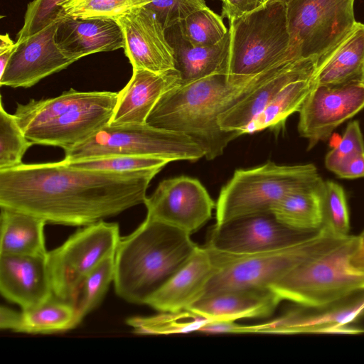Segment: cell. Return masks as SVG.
Returning a JSON list of instances; mask_svg holds the SVG:
<instances>
[{
	"label": "cell",
	"mask_w": 364,
	"mask_h": 364,
	"mask_svg": "<svg viewBox=\"0 0 364 364\" xmlns=\"http://www.w3.org/2000/svg\"><path fill=\"white\" fill-rule=\"evenodd\" d=\"M221 1H223V0H220Z\"/></svg>",
	"instance_id": "49"
},
{
	"label": "cell",
	"mask_w": 364,
	"mask_h": 364,
	"mask_svg": "<svg viewBox=\"0 0 364 364\" xmlns=\"http://www.w3.org/2000/svg\"><path fill=\"white\" fill-rule=\"evenodd\" d=\"M279 222L272 213L235 218L211 230L206 245L223 257H243L280 249L307 237Z\"/></svg>",
	"instance_id": "12"
},
{
	"label": "cell",
	"mask_w": 364,
	"mask_h": 364,
	"mask_svg": "<svg viewBox=\"0 0 364 364\" xmlns=\"http://www.w3.org/2000/svg\"><path fill=\"white\" fill-rule=\"evenodd\" d=\"M161 168L87 170L64 160L22 164L0 171V207L24 211L47 223L85 226L144 203Z\"/></svg>",
	"instance_id": "1"
},
{
	"label": "cell",
	"mask_w": 364,
	"mask_h": 364,
	"mask_svg": "<svg viewBox=\"0 0 364 364\" xmlns=\"http://www.w3.org/2000/svg\"><path fill=\"white\" fill-rule=\"evenodd\" d=\"M364 318V288L319 306H301L255 326V333L358 334L364 330L350 325Z\"/></svg>",
	"instance_id": "13"
},
{
	"label": "cell",
	"mask_w": 364,
	"mask_h": 364,
	"mask_svg": "<svg viewBox=\"0 0 364 364\" xmlns=\"http://www.w3.org/2000/svg\"><path fill=\"white\" fill-rule=\"evenodd\" d=\"M206 6L205 0H152L146 6L155 14L166 30Z\"/></svg>",
	"instance_id": "39"
},
{
	"label": "cell",
	"mask_w": 364,
	"mask_h": 364,
	"mask_svg": "<svg viewBox=\"0 0 364 364\" xmlns=\"http://www.w3.org/2000/svg\"><path fill=\"white\" fill-rule=\"evenodd\" d=\"M325 181L293 192L280 200L271 213L287 227L303 232H316L323 222L322 202Z\"/></svg>",
	"instance_id": "29"
},
{
	"label": "cell",
	"mask_w": 364,
	"mask_h": 364,
	"mask_svg": "<svg viewBox=\"0 0 364 364\" xmlns=\"http://www.w3.org/2000/svg\"><path fill=\"white\" fill-rule=\"evenodd\" d=\"M265 4V0H223L221 16L229 21L260 9Z\"/></svg>",
	"instance_id": "40"
},
{
	"label": "cell",
	"mask_w": 364,
	"mask_h": 364,
	"mask_svg": "<svg viewBox=\"0 0 364 364\" xmlns=\"http://www.w3.org/2000/svg\"><path fill=\"white\" fill-rule=\"evenodd\" d=\"M176 26L181 36L193 46H213L228 33L223 17L208 6L192 13Z\"/></svg>",
	"instance_id": "31"
},
{
	"label": "cell",
	"mask_w": 364,
	"mask_h": 364,
	"mask_svg": "<svg viewBox=\"0 0 364 364\" xmlns=\"http://www.w3.org/2000/svg\"><path fill=\"white\" fill-rule=\"evenodd\" d=\"M340 237L321 228L290 245L264 253L231 257L210 251L217 268L203 297L237 289L269 288L296 266Z\"/></svg>",
	"instance_id": "9"
},
{
	"label": "cell",
	"mask_w": 364,
	"mask_h": 364,
	"mask_svg": "<svg viewBox=\"0 0 364 364\" xmlns=\"http://www.w3.org/2000/svg\"><path fill=\"white\" fill-rule=\"evenodd\" d=\"M115 252L105 257L84 279L78 293L77 311L81 321L102 301L114 282Z\"/></svg>",
	"instance_id": "33"
},
{
	"label": "cell",
	"mask_w": 364,
	"mask_h": 364,
	"mask_svg": "<svg viewBox=\"0 0 364 364\" xmlns=\"http://www.w3.org/2000/svg\"><path fill=\"white\" fill-rule=\"evenodd\" d=\"M359 235L341 237L317 252L269 286L282 300L319 306L364 288V273L350 264Z\"/></svg>",
	"instance_id": "6"
},
{
	"label": "cell",
	"mask_w": 364,
	"mask_h": 364,
	"mask_svg": "<svg viewBox=\"0 0 364 364\" xmlns=\"http://www.w3.org/2000/svg\"><path fill=\"white\" fill-rule=\"evenodd\" d=\"M152 0H63L60 4L63 16L82 18L117 21Z\"/></svg>",
	"instance_id": "32"
},
{
	"label": "cell",
	"mask_w": 364,
	"mask_h": 364,
	"mask_svg": "<svg viewBox=\"0 0 364 364\" xmlns=\"http://www.w3.org/2000/svg\"><path fill=\"white\" fill-rule=\"evenodd\" d=\"M33 144L19 127L14 114H10L0 104V171L23 164L26 151Z\"/></svg>",
	"instance_id": "34"
},
{
	"label": "cell",
	"mask_w": 364,
	"mask_h": 364,
	"mask_svg": "<svg viewBox=\"0 0 364 364\" xmlns=\"http://www.w3.org/2000/svg\"><path fill=\"white\" fill-rule=\"evenodd\" d=\"M364 69V23L357 22L351 31L318 58V85L335 86L360 80Z\"/></svg>",
	"instance_id": "26"
},
{
	"label": "cell",
	"mask_w": 364,
	"mask_h": 364,
	"mask_svg": "<svg viewBox=\"0 0 364 364\" xmlns=\"http://www.w3.org/2000/svg\"><path fill=\"white\" fill-rule=\"evenodd\" d=\"M350 264L355 269L364 273V243L361 240L350 257Z\"/></svg>",
	"instance_id": "44"
},
{
	"label": "cell",
	"mask_w": 364,
	"mask_h": 364,
	"mask_svg": "<svg viewBox=\"0 0 364 364\" xmlns=\"http://www.w3.org/2000/svg\"><path fill=\"white\" fill-rule=\"evenodd\" d=\"M60 18L33 35L16 41L15 50L0 76L1 86L30 87L75 62L56 43L55 34Z\"/></svg>",
	"instance_id": "16"
},
{
	"label": "cell",
	"mask_w": 364,
	"mask_h": 364,
	"mask_svg": "<svg viewBox=\"0 0 364 364\" xmlns=\"http://www.w3.org/2000/svg\"><path fill=\"white\" fill-rule=\"evenodd\" d=\"M281 64L242 84L231 83L226 73H217L175 87L162 95L146 123L186 134L200 146L207 160H213L223 154L231 141L242 135L238 131L222 129L219 115L259 86Z\"/></svg>",
	"instance_id": "2"
},
{
	"label": "cell",
	"mask_w": 364,
	"mask_h": 364,
	"mask_svg": "<svg viewBox=\"0 0 364 364\" xmlns=\"http://www.w3.org/2000/svg\"><path fill=\"white\" fill-rule=\"evenodd\" d=\"M81 319L74 303L55 296L38 306L15 311L0 309L1 329L25 333H53L75 328Z\"/></svg>",
	"instance_id": "24"
},
{
	"label": "cell",
	"mask_w": 364,
	"mask_h": 364,
	"mask_svg": "<svg viewBox=\"0 0 364 364\" xmlns=\"http://www.w3.org/2000/svg\"><path fill=\"white\" fill-rule=\"evenodd\" d=\"M55 41L62 51L77 61L88 55L124 48L123 32L113 19L61 17Z\"/></svg>",
	"instance_id": "21"
},
{
	"label": "cell",
	"mask_w": 364,
	"mask_h": 364,
	"mask_svg": "<svg viewBox=\"0 0 364 364\" xmlns=\"http://www.w3.org/2000/svg\"><path fill=\"white\" fill-rule=\"evenodd\" d=\"M63 0H33L28 3L23 25L17 34L21 41L42 30L53 21L63 16L60 4Z\"/></svg>",
	"instance_id": "37"
},
{
	"label": "cell",
	"mask_w": 364,
	"mask_h": 364,
	"mask_svg": "<svg viewBox=\"0 0 364 364\" xmlns=\"http://www.w3.org/2000/svg\"><path fill=\"white\" fill-rule=\"evenodd\" d=\"M283 1H287V0H283Z\"/></svg>",
	"instance_id": "48"
},
{
	"label": "cell",
	"mask_w": 364,
	"mask_h": 364,
	"mask_svg": "<svg viewBox=\"0 0 364 364\" xmlns=\"http://www.w3.org/2000/svg\"><path fill=\"white\" fill-rule=\"evenodd\" d=\"M318 63L285 85L243 130V134L267 128L279 129L283 127L289 116L299 111L309 93L317 85Z\"/></svg>",
	"instance_id": "28"
},
{
	"label": "cell",
	"mask_w": 364,
	"mask_h": 364,
	"mask_svg": "<svg viewBox=\"0 0 364 364\" xmlns=\"http://www.w3.org/2000/svg\"><path fill=\"white\" fill-rule=\"evenodd\" d=\"M33 214L1 207L0 255H46L44 227Z\"/></svg>",
	"instance_id": "27"
},
{
	"label": "cell",
	"mask_w": 364,
	"mask_h": 364,
	"mask_svg": "<svg viewBox=\"0 0 364 364\" xmlns=\"http://www.w3.org/2000/svg\"><path fill=\"white\" fill-rule=\"evenodd\" d=\"M121 237L117 223L102 220L84 226L48 252L54 296L75 302L85 277L105 257L116 252Z\"/></svg>",
	"instance_id": "10"
},
{
	"label": "cell",
	"mask_w": 364,
	"mask_h": 364,
	"mask_svg": "<svg viewBox=\"0 0 364 364\" xmlns=\"http://www.w3.org/2000/svg\"><path fill=\"white\" fill-rule=\"evenodd\" d=\"M359 237H360V239L361 242L364 243V230L359 235Z\"/></svg>",
	"instance_id": "46"
},
{
	"label": "cell",
	"mask_w": 364,
	"mask_h": 364,
	"mask_svg": "<svg viewBox=\"0 0 364 364\" xmlns=\"http://www.w3.org/2000/svg\"><path fill=\"white\" fill-rule=\"evenodd\" d=\"M312 164L283 166L269 161L250 169L236 170L221 188L216 202V225L230 220L271 213L284 198L319 182Z\"/></svg>",
	"instance_id": "7"
},
{
	"label": "cell",
	"mask_w": 364,
	"mask_h": 364,
	"mask_svg": "<svg viewBox=\"0 0 364 364\" xmlns=\"http://www.w3.org/2000/svg\"><path fill=\"white\" fill-rule=\"evenodd\" d=\"M203 333H255V325H240L235 321H212L204 324L198 331Z\"/></svg>",
	"instance_id": "41"
},
{
	"label": "cell",
	"mask_w": 364,
	"mask_h": 364,
	"mask_svg": "<svg viewBox=\"0 0 364 364\" xmlns=\"http://www.w3.org/2000/svg\"><path fill=\"white\" fill-rule=\"evenodd\" d=\"M291 49L298 58H320L355 26V0L284 1Z\"/></svg>",
	"instance_id": "11"
},
{
	"label": "cell",
	"mask_w": 364,
	"mask_h": 364,
	"mask_svg": "<svg viewBox=\"0 0 364 364\" xmlns=\"http://www.w3.org/2000/svg\"><path fill=\"white\" fill-rule=\"evenodd\" d=\"M334 173L340 178L348 179L364 177V153L346 161Z\"/></svg>",
	"instance_id": "42"
},
{
	"label": "cell",
	"mask_w": 364,
	"mask_h": 364,
	"mask_svg": "<svg viewBox=\"0 0 364 364\" xmlns=\"http://www.w3.org/2000/svg\"><path fill=\"white\" fill-rule=\"evenodd\" d=\"M282 300L270 288L237 289L203 296L188 309L210 321L265 318Z\"/></svg>",
	"instance_id": "22"
},
{
	"label": "cell",
	"mask_w": 364,
	"mask_h": 364,
	"mask_svg": "<svg viewBox=\"0 0 364 364\" xmlns=\"http://www.w3.org/2000/svg\"><path fill=\"white\" fill-rule=\"evenodd\" d=\"M47 254L0 255L1 295L22 309L38 306L53 298Z\"/></svg>",
	"instance_id": "18"
},
{
	"label": "cell",
	"mask_w": 364,
	"mask_h": 364,
	"mask_svg": "<svg viewBox=\"0 0 364 364\" xmlns=\"http://www.w3.org/2000/svg\"><path fill=\"white\" fill-rule=\"evenodd\" d=\"M166 34L173 50L175 69L179 73L181 85L213 74H227L229 33L210 46H191L181 36L176 25L166 30Z\"/></svg>",
	"instance_id": "25"
},
{
	"label": "cell",
	"mask_w": 364,
	"mask_h": 364,
	"mask_svg": "<svg viewBox=\"0 0 364 364\" xmlns=\"http://www.w3.org/2000/svg\"><path fill=\"white\" fill-rule=\"evenodd\" d=\"M118 92H80L73 88L60 95L17 104L14 116L33 144L65 149L80 144L108 125Z\"/></svg>",
	"instance_id": "4"
},
{
	"label": "cell",
	"mask_w": 364,
	"mask_h": 364,
	"mask_svg": "<svg viewBox=\"0 0 364 364\" xmlns=\"http://www.w3.org/2000/svg\"><path fill=\"white\" fill-rule=\"evenodd\" d=\"M67 162L111 156H154L171 161L205 156L193 139L181 132L149 125H107L86 141L64 149Z\"/></svg>",
	"instance_id": "8"
},
{
	"label": "cell",
	"mask_w": 364,
	"mask_h": 364,
	"mask_svg": "<svg viewBox=\"0 0 364 364\" xmlns=\"http://www.w3.org/2000/svg\"><path fill=\"white\" fill-rule=\"evenodd\" d=\"M364 153V141L360 124L350 122L338 144L326 156L325 165L335 172L341 166L352 158Z\"/></svg>",
	"instance_id": "38"
},
{
	"label": "cell",
	"mask_w": 364,
	"mask_h": 364,
	"mask_svg": "<svg viewBox=\"0 0 364 364\" xmlns=\"http://www.w3.org/2000/svg\"><path fill=\"white\" fill-rule=\"evenodd\" d=\"M180 85L181 77L176 69L162 73L133 69L131 79L118 92L109 125L146 124L162 95Z\"/></svg>",
	"instance_id": "20"
},
{
	"label": "cell",
	"mask_w": 364,
	"mask_h": 364,
	"mask_svg": "<svg viewBox=\"0 0 364 364\" xmlns=\"http://www.w3.org/2000/svg\"><path fill=\"white\" fill-rule=\"evenodd\" d=\"M318 62V58H294L284 62L277 70L242 100L218 117L220 128L243 130L288 82Z\"/></svg>",
	"instance_id": "23"
},
{
	"label": "cell",
	"mask_w": 364,
	"mask_h": 364,
	"mask_svg": "<svg viewBox=\"0 0 364 364\" xmlns=\"http://www.w3.org/2000/svg\"><path fill=\"white\" fill-rule=\"evenodd\" d=\"M324 228L340 237L348 235L349 213L343 188L338 183L326 181L324 183L322 202Z\"/></svg>",
	"instance_id": "35"
},
{
	"label": "cell",
	"mask_w": 364,
	"mask_h": 364,
	"mask_svg": "<svg viewBox=\"0 0 364 364\" xmlns=\"http://www.w3.org/2000/svg\"><path fill=\"white\" fill-rule=\"evenodd\" d=\"M360 82L364 86V69H363L362 75L360 77Z\"/></svg>",
	"instance_id": "45"
},
{
	"label": "cell",
	"mask_w": 364,
	"mask_h": 364,
	"mask_svg": "<svg viewBox=\"0 0 364 364\" xmlns=\"http://www.w3.org/2000/svg\"><path fill=\"white\" fill-rule=\"evenodd\" d=\"M124 36V50L133 69L162 73L175 69L173 50L166 29L146 6L117 20Z\"/></svg>",
	"instance_id": "17"
},
{
	"label": "cell",
	"mask_w": 364,
	"mask_h": 364,
	"mask_svg": "<svg viewBox=\"0 0 364 364\" xmlns=\"http://www.w3.org/2000/svg\"><path fill=\"white\" fill-rule=\"evenodd\" d=\"M216 268L210 250L205 246H198L189 259L145 304L160 312L188 309L203 297Z\"/></svg>",
	"instance_id": "19"
},
{
	"label": "cell",
	"mask_w": 364,
	"mask_h": 364,
	"mask_svg": "<svg viewBox=\"0 0 364 364\" xmlns=\"http://www.w3.org/2000/svg\"><path fill=\"white\" fill-rule=\"evenodd\" d=\"M169 162L171 161L160 157L129 156H111L73 162L65 161L68 166L73 168L117 172L162 168Z\"/></svg>",
	"instance_id": "36"
},
{
	"label": "cell",
	"mask_w": 364,
	"mask_h": 364,
	"mask_svg": "<svg viewBox=\"0 0 364 364\" xmlns=\"http://www.w3.org/2000/svg\"><path fill=\"white\" fill-rule=\"evenodd\" d=\"M212 321L188 309L174 312H161L151 316H135L127 320L133 332L137 334H173L198 331Z\"/></svg>",
	"instance_id": "30"
},
{
	"label": "cell",
	"mask_w": 364,
	"mask_h": 364,
	"mask_svg": "<svg viewBox=\"0 0 364 364\" xmlns=\"http://www.w3.org/2000/svg\"><path fill=\"white\" fill-rule=\"evenodd\" d=\"M144 204L147 218L190 235L211 218L212 210L216 206L202 183L186 176L162 181Z\"/></svg>",
	"instance_id": "14"
},
{
	"label": "cell",
	"mask_w": 364,
	"mask_h": 364,
	"mask_svg": "<svg viewBox=\"0 0 364 364\" xmlns=\"http://www.w3.org/2000/svg\"><path fill=\"white\" fill-rule=\"evenodd\" d=\"M230 37L227 76L242 84L284 61L298 58L291 49L286 4L267 2L263 7L228 21Z\"/></svg>",
	"instance_id": "5"
},
{
	"label": "cell",
	"mask_w": 364,
	"mask_h": 364,
	"mask_svg": "<svg viewBox=\"0 0 364 364\" xmlns=\"http://www.w3.org/2000/svg\"><path fill=\"white\" fill-rule=\"evenodd\" d=\"M274 1V0H265V1H266V4H267V2H269V1Z\"/></svg>",
	"instance_id": "47"
},
{
	"label": "cell",
	"mask_w": 364,
	"mask_h": 364,
	"mask_svg": "<svg viewBox=\"0 0 364 364\" xmlns=\"http://www.w3.org/2000/svg\"><path fill=\"white\" fill-rule=\"evenodd\" d=\"M16 47L8 33L0 36V76H1L11 59Z\"/></svg>",
	"instance_id": "43"
},
{
	"label": "cell",
	"mask_w": 364,
	"mask_h": 364,
	"mask_svg": "<svg viewBox=\"0 0 364 364\" xmlns=\"http://www.w3.org/2000/svg\"><path fill=\"white\" fill-rule=\"evenodd\" d=\"M364 108V86L353 80L335 86L316 85L301 109L298 131L308 150L327 140L333 130Z\"/></svg>",
	"instance_id": "15"
},
{
	"label": "cell",
	"mask_w": 364,
	"mask_h": 364,
	"mask_svg": "<svg viewBox=\"0 0 364 364\" xmlns=\"http://www.w3.org/2000/svg\"><path fill=\"white\" fill-rule=\"evenodd\" d=\"M189 233L146 217L121 237L115 252L114 284L129 303L145 304L198 247Z\"/></svg>",
	"instance_id": "3"
}]
</instances>
